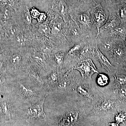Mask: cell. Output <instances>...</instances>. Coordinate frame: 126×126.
<instances>
[{"instance_id": "cell-1", "label": "cell", "mask_w": 126, "mask_h": 126, "mask_svg": "<svg viewBox=\"0 0 126 126\" xmlns=\"http://www.w3.org/2000/svg\"><path fill=\"white\" fill-rule=\"evenodd\" d=\"M90 11V10L84 12L72 11L71 17L77 23L86 38L96 39L97 30Z\"/></svg>"}, {"instance_id": "cell-2", "label": "cell", "mask_w": 126, "mask_h": 126, "mask_svg": "<svg viewBox=\"0 0 126 126\" xmlns=\"http://www.w3.org/2000/svg\"><path fill=\"white\" fill-rule=\"evenodd\" d=\"M90 12L91 17L97 30V35L100 28L108 20L109 12L107 9L101 4L96 3V5L90 9Z\"/></svg>"}, {"instance_id": "cell-3", "label": "cell", "mask_w": 126, "mask_h": 126, "mask_svg": "<svg viewBox=\"0 0 126 126\" xmlns=\"http://www.w3.org/2000/svg\"><path fill=\"white\" fill-rule=\"evenodd\" d=\"M72 69L78 70L84 78H91L94 73H98L94 63L90 59L79 62Z\"/></svg>"}, {"instance_id": "cell-4", "label": "cell", "mask_w": 126, "mask_h": 126, "mask_svg": "<svg viewBox=\"0 0 126 126\" xmlns=\"http://www.w3.org/2000/svg\"><path fill=\"white\" fill-rule=\"evenodd\" d=\"M114 38L98 37L96 39L99 50L109 59L112 53L114 45Z\"/></svg>"}, {"instance_id": "cell-5", "label": "cell", "mask_w": 126, "mask_h": 126, "mask_svg": "<svg viewBox=\"0 0 126 126\" xmlns=\"http://www.w3.org/2000/svg\"><path fill=\"white\" fill-rule=\"evenodd\" d=\"M46 97L44 98L42 101L28 109L27 111L28 117L27 120L29 121L31 119L35 118L44 119L45 118L46 115L44 111V105Z\"/></svg>"}, {"instance_id": "cell-6", "label": "cell", "mask_w": 126, "mask_h": 126, "mask_svg": "<svg viewBox=\"0 0 126 126\" xmlns=\"http://www.w3.org/2000/svg\"><path fill=\"white\" fill-rule=\"evenodd\" d=\"M93 56L100 63L102 67L108 73L112 72L114 66L112 64L108 59L99 50L97 43L94 45L93 48Z\"/></svg>"}, {"instance_id": "cell-7", "label": "cell", "mask_w": 126, "mask_h": 126, "mask_svg": "<svg viewBox=\"0 0 126 126\" xmlns=\"http://www.w3.org/2000/svg\"><path fill=\"white\" fill-rule=\"evenodd\" d=\"M73 11L84 12L90 10L96 4L97 0H73Z\"/></svg>"}, {"instance_id": "cell-8", "label": "cell", "mask_w": 126, "mask_h": 126, "mask_svg": "<svg viewBox=\"0 0 126 126\" xmlns=\"http://www.w3.org/2000/svg\"><path fill=\"white\" fill-rule=\"evenodd\" d=\"M79 113L76 110H71L65 113L59 122L60 126H72L77 122Z\"/></svg>"}, {"instance_id": "cell-9", "label": "cell", "mask_w": 126, "mask_h": 126, "mask_svg": "<svg viewBox=\"0 0 126 126\" xmlns=\"http://www.w3.org/2000/svg\"><path fill=\"white\" fill-rule=\"evenodd\" d=\"M115 106L114 102L110 99H105L100 101L96 104L94 110L96 112H107L112 110Z\"/></svg>"}, {"instance_id": "cell-10", "label": "cell", "mask_w": 126, "mask_h": 126, "mask_svg": "<svg viewBox=\"0 0 126 126\" xmlns=\"http://www.w3.org/2000/svg\"><path fill=\"white\" fill-rule=\"evenodd\" d=\"M125 51L124 46L122 44L116 42L114 40V45L112 53L109 59L117 60L122 59L125 56Z\"/></svg>"}, {"instance_id": "cell-11", "label": "cell", "mask_w": 126, "mask_h": 126, "mask_svg": "<svg viewBox=\"0 0 126 126\" xmlns=\"http://www.w3.org/2000/svg\"><path fill=\"white\" fill-rule=\"evenodd\" d=\"M115 79L114 88L116 90L126 84V76L124 75H119L116 73L113 75Z\"/></svg>"}, {"instance_id": "cell-12", "label": "cell", "mask_w": 126, "mask_h": 126, "mask_svg": "<svg viewBox=\"0 0 126 126\" xmlns=\"http://www.w3.org/2000/svg\"><path fill=\"white\" fill-rule=\"evenodd\" d=\"M78 92L82 96L90 99H92L93 97L90 90L87 87L83 85H79L77 87Z\"/></svg>"}, {"instance_id": "cell-13", "label": "cell", "mask_w": 126, "mask_h": 126, "mask_svg": "<svg viewBox=\"0 0 126 126\" xmlns=\"http://www.w3.org/2000/svg\"><path fill=\"white\" fill-rule=\"evenodd\" d=\"M65 55V52L63 51L57 52L54 55L55 61L59 68L61 69L63 67Z\"/></svg>"}, {"instance_id": "cell-14", "label": "cell", "mask_w": 126, "mask_h": 126, "mask_svg": "<svg viewBox=\"0 0 126 126\" xmlns=\"http://www.w3.org/2000/svg\"><path fill=\"white\" fill-rule=\"evenodd\" d=\"M62 27L63 23L61 20L60 19L56 20L54 22L51 29V33L54 35H58L62 30Z\"/></svg>"}, {"instance_id": "cell-15", "label": "cell", "mask_w": 126, "mask_h": 126, "mask_svg": "<svg viewBox=\"0 0 126 126\" xmlns=\"http://www.w3.org/2000/svg\"><path fill=\"white\" fill-rule=\"evenodd\" d=\"M109 78L106 75L103 73H99L97 78L96 82L98 85L100 86H106L108 83Z\"/></svg>"}, {"instance_id": "cell-16", "label": "cell", "mask_w": 126, "mask_h": 126, "mask_svg": "<svg viewBox=\"0 0 126 126\" xmlns=\"http://www.w3.org/2000/svg\"><path fill=\"white\" fill-rule=\"evenodd\" d=\"M38 31L42 34L48 36L51 33V29L46 23H42L39 27Z\"/></svg>"}, {"instance_id": "cell-17", "label": "cell", "mask_w": 126, "mask_h": 126, "mask_svg": "<svg viewBox=\"0 0 126 126\" xmlns=\"http://www.w3.org/2000/svg\"><path fill=\"white\" fill-rule=\"evenodd\" d=\"M20 92L25 96L31 97L34 95L35 93L31 89L27 88L22 84H20Z\"/></svg>"}, {"instance_id": "cell-18", "label": "cell", "mask_w": 126, "mask_h": 126, "mask_svg": "<svg viewBox=\"0 0 126 126\" xmlns=\"http://www.w3.org/2000/svg\"><path fill=\"white\" fill-rule=\"evenodd\" d=\"M1 107L5 117L7 118H10L11 114V107L9 104L6 102L2 103Z\"/></svg>"}, {"instance_id": "cell-19", "label": "cell", "mask_w": 126, "mask_h": 126, "mask_svg": "<svg viewBox=\"0 0 126 126\" xmlns=\"http://www.w3.org/2000/svg\"><path fill=\"white\" fill-rule=\"evenodd\" d=\"M115 0H97V3H99L109 10L112 9L113 4Z\"/></svg>"}, {"instance_id": "cell-20", "label": "cell", "mask_w": 126, "mask_h": 126, "mask_svg": "<svg viewBox=\"0 0 126 126\" xmlns=\"http://www.w3.org/2000/svg\"><path fill=\"white\" fill-rule=\"evenodd\" d=\"M58 74L56 72L52 73L48 78V81L52 84H55L58 82Z\"/></svg>"}, {"instance_id": "cell-21", "label": "cell", "mask_w": 126, "mask_h": 126, "mask_svg": "<svg viewBox=\"0 0 126 126\" xmlns=\"http://www.w3.org/2000/svg\"><path fill=\"white\" fill-rule=\"evenodd\" d=\"M126 119V112H122L118 113L115 117V120L117 123H121Z\"/></svg>"}, {"instance_id": "cell-22", "label": "cell", "mask_w": 126, "mask_h": 126, "mask_svg": "<svg viewBox=\"0 0 126 126\" xmlns=\"http://www.w3.org/2000/svg\"><path fill=\"white\" fill-rule=\"evenodd\" d=\"M21 60V57L18 54L13 55L11 57V61L12 64L14 65H17L19 64Z\"/></svg>"}, {"instance_id": "cell-23", "label": "cell", "mask_w": 126, "mask_h": 126, "mask_svg": "<svg viewBox=\"0 0 126 126\" xmlns=\"http://www.w3.org/2000/svg\"><path fill=\"white\" fill-rule=\"evenodd\" d=\"M25 39L23 36V35L20 34H18L16 36V43L19 45L22 46L25 44Z\"/></svg>"}, {"instance_id": "cell-24", "label": "cell", "mask_w": 126, "mask_h": 126, "mask_svg": "<svg viewBox=\"0 0 126 126\" xmlns=\"http://www.w3.org/2000/svg\"><path fill=\"white\" fill-rule=\"evenodd\" d=\"M119 93L121 97L126 101V84L119 89Z\"/></svg>"}, {"instance_id": "cell-25", "label": "cell", "mask_w": 126, "mask_h": 126, "mask_svg": "<svg viewBox=\"0 0 126 126\" xmlns=\"http://www.w3.org/2000/svg\"><path fill=\"white\" fill-rule=\"evenodd\" d=\"M24 18L26 22L28 24H31L32 21V17L30 13L28 10L25 11Z\"/></svg>"}, {"instance_id": "cell-26", "label": "cell", "mask_w": 126, "mask_h": 126, "mask_svg": "<svg viewBox=\"0 0 126 126\" xmlns=\"http://www.w3.org/2000/svg\"><path fill=\"white\" fill-rule=\"evenodd\" d=\"M47 16L44 13H40L36 19L39 23H43L46 20Z\"/></svg>"}, {"instance_id": "cell-27", "label": "cell", "mask_w": 126, "mask_h": 126, "mask_svg": "<svg viewBox=\"0 0 126 126\" xmlns=\"http://www.w3.org/2000/svg\"><path fill=\"white\" fill-rule=\"evenodd\" d=\"M40 13L39 12L35 9H33L30 12L32 17L35 19H36Z\"/></svg>"}, {"instance_id": "cell-28", "label": "cell", "mask_w": 126, "mask_h": 126, "mask_svg": "<svg viewBox=\"0 0 126 126\" xmlns=\"http://www.w3.org/2000/svg\"><path fill=\"white\" fill-rule=\"evenodd\" d=\"M51 48L49 46H44L42 48V50L43 52H44V53H50L51 51Z\"/></svg>"}, {"instance_id": "cell-29", "label": "cell", "mask_w": 126, "mask_h": 126, "mask_svg": "<svg viewBox=\"0 0 126 126\" xmlns=\"http://www.w3.org/2000/svg\"><path fill=\"white\" fill-rule=\"evenodd\" d=\"M5 78L2 75H0V84L4 83L5 81Z\"/></svg>"}, {"instance_id": "cell-30", "label": "cell", "mask_w": 126, "mask_h": 126, "mask_svg": "<svg viewBox=\"0 0 126 126\" xmlns=\"http://www.w3.org/2000/svg\"><path fill=\"white\" fill-rule=\"evenodd\" d=\"M108 126H119L117 123H109L108 124Z\"/></svg>"}, {"instance_id": "cell-31", "label": "cell", "mask_w": 126, "mask_h": 126, "mask_svg": "<svg viewBox=\"0 0 126 126\" xmlns=\"http://www.w3.org/2000/svg\"><path fill=\"white\" fill-rule=\"evenodd\" d=\"M2 64L1 62L0 61V70L1 69V68L2 67Z\"/></svg>"}, {"instance_id": "cell-32", "label": "cell", "mask_w": 126, "mask_h": 126, "mask_svg": "<svg viewBox=\"0 0 126 126\" xmlns=\"http://www.w3.org/2000/svg\"><path fill=\"white\" fill-rule=\"evenodd\" d=\"M2 29V26H1V25L0 24V30Z\"/></svg>"}, {"instance_id": "cell-33", "label": "cell", "mask_w": 126, "mask_h": 126, "mask_svg": "<svg viewBox=\"0 0 126 126\" xmlns=\"http://www.w3.org/2000/svg\"><path fill=\"white\" fill-rule=\"evenodd\" d=\"M125 69H126V66H125Z\"/></svg>"}, {"instance_id": "cell-34", "label": "cell", "mask_w": 126, "mask_h": 126, "mask_svg": "<svg viewBox=\"0 0 126 126\" xmlns=\"http://www.w3.org/2000/svg\"></svg>"}]
</instances>
